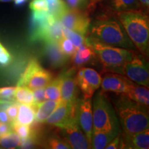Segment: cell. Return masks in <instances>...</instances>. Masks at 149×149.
Returning a JSON list of instances; mask_svg holds the SVG:
<instances>
[{"instance_id": "obj_28", "label": "cell", "mask_w": 149, "mask_h": 149, "mask_svg": "<svg viewBox=\"0 0 149 149\" xmlns=\"http://www.w3.org/2000/svg\"><path fill=\"white\" fill-rule=\"evenodd\" d=\"M62 32L64 36L66 37L68 40H69L77 48L83 45V44H86L87 38H86L84 35L74 32V31H72L66 27H64L63 26Z\"/></svg>"}, {"instance_id": "obj_30", "label": "cell", "mask_w": 149, "mask_h": 149, "mask_svg": "<svg viewBox=\"0 0 149 149\" xmlns=\"http://www.w3.org/2000/svg\"><path fill=\"white\" fill-rule=\"evenodd\" d=\"M11 127L12 130H14L19 135L22 140H24L29 138L31 135V128L29 125H24L17 123L15 121L11 122Z\"/></svg>"}, {"instance_id": "obj_18", "label": "cell", "mask_w": 149, "mask_h": 149, "mask_svg": "<svg viewBox=\"0 0 149 149\" xmlns=\"http://www.w3.org/2000/svg\"><path fill=\"white\" fill-rule=\"evenodd\" d=\"M71 57L72 65L75 68L91 63L97 58L94 50L87 42L77 48Z\"/></svg>"}, {"instance_id": "obj_42", "label": "cell", "mask_w": 149, "mask_h": 149, "mask_svg": "<svg viewBox=\"0 0 149 149\" xmlns=\"http://www.w3.org/2000/svg\"><path fill=\"white\" fill-rule=\"evenodd\" d=\"M13 1L15 5L17 6H22L25 4L29 0H13Z\"/></svg>"}, {"instance_id": "obj_11", "label": "cell", "mask_w": 149, "mask_h": 149, "mask_svg": "<svg viewBox=\"0 0 149 149\" xmlns=\"http://www.w3.org/2000/svg\"><path fill=\"white\" fill-rule=\"evenodd\" d=\"M131 80L122 74L107 71L102 79V92L113 93L117 95H123L127 90Z\"/></svg>"}, {"instance_id": "obj_37", "label": "cell", "mask_w": 149, "mask_h": 149, "mask_svg": "<svg viewBox=\"0 0 149 149\" xmlns=\"http://www.w3.org/2000/svg\"><path fill=\"white\" fill-rule=\"evenodd\" d=\"M12 127L10 123L0 122V137L12 131Z\"/></svg>"}, {"instance_id": "obj_36", "label": "cell", "mask_w": 149, "mask_h": 149, "mask_svg": "<svg viewBox=\"0 0 149 149\" xmlns=\"http://www.w3.org/2000/svg\"><path fill=\"white\" fill-rule=\"evenodd\" d=\"M107 149H118V148H123V143L122 135L118 134L116 137H114L112 140L110 141L109 144L106 146Z\"/></svg>"}, {"instance_id": "obj_17", "label": "cell", "mask_w": 149, "mask_h": 149, "mask_svg": "<svg viewBox=\"0 0 149 149\" xmlns=\"http://www.w3.org/2000/svg\"><path fill=\"white\" fill-rule=\"evenodd\" d=\"M52 79L53 74L51 72L40 65L31 74L26 86L32 91L37 88H45Z\"/></svg>"}, {"instance_id": "obj_19", "label": "cell", "mask_w": 149, "mask_h": 149, "mask_svg": "<svg viewBox=\"0 0 149 149\" xmlns=\"http://www.w3.org/2000/svg\"><path fill=\"white\" fill-rule=\"evenodd\" d=\"M108 15L122 11L139 10L141 6L138 0H107Z\"/></svg>"}, {"instance_id": "obj_29", "label": "cell", "mask_w": 149, "mask_h": 149, "mask_svg": "<svg viewBox=\"0 0 149 149\" xmlns=\"http://www.w3.org/2000/svg\"><path fill=\"white\" fill-rule=\"evenodd\" d=\"M57 45L62 53L68 57H71L77 50V48L73 45V44L64 36L57 42Z\"/></svg>"}, {"instance_id": "obj_12", "label": "cell", "mask_w": 149, "mask_h": 149, "mask_svg": "<svg viewBox=\"0 0 149 149\" xmlns=\"http://www.w3.org/2000/svg\"><path fill=\"white\" fill-rule=\"evenodd\" d=\"M77 116L79 125L91 146L93 130V109L91 99H78L77 102Z\"/></svg>"}, {"instance_id": "obj_25", "label": "cell", "mask_w": 149, "mask_h": 149, "mask_svg": "<svg viewBox=\"0 0 149 149\" xmlns=\"http://www.w3.org/2000/svg\"><path fill=\"white\" fill-rule=\"evenodd\" d=\"M22 139L15 132L10 131L0 137V148H16L20 147Z\"/></svg>"}, {"instance_id": "obj_2", "label": "cell", "mask_w": 149, "mask_h": 149, "mask_svg": "<svg viewBox=\"0 0 149 149\" xmlns=\"http://www.w3.org/2000/svg\"><path fill=\"white\" fill-rule=\"evenodd\" d=\"M118 96L114 107L124 135H133L148 128V109L127 97Z\"/></svg>"}, {"instance_id": "obj_15", "label": "cell", "mask_w": 149, "mask_h": 149, "mask_svg": "<svg viewBox=\"0 0 149 149\" xmlns=\"http://www.w3.org/2000/svg\"><path fill=\"white\" fill-rule=\"evenodd\" d=\"M123 148L130 149H148L149 148V130L148 128L133 134L122 136Z\"/></svg>"}, {"instance_id": "obj_43", "label": "cell", "mask_w": 149, "mask_h": 149, "mask_svg": "<svg viewBox=\"0 0 149 149\" xmlns=\"http://www.w3.org/2000/svg\"><path fill=\"white\" fill-rule=\"evenodd\" d=\"M11 1H13V0H0L1 2H10Z\"/></svg>"}, {"instance_id": "obj_24", "label": "cell", "mask_w": 149, "mask_h": 149, "mask_svg": "<svg viewBox=\"0 0 149 149\" xmlns=\"http://www.w3.org/2000/svg\"><path fill=\"white\" fill-rule=\"evenodd\" d=\"M14 98L18 103L31 105L34 102L33 91L27 86H17Z\"/></svg>"}, {"instance_id": "obj_32", "label": "cell", "mask_w": 149, "mask_h": 149, "mask_svg": "<svg viewBox=\"0 0 149 149\" xmlns=\"http://www.w3.org/2000/svg\"><path fill=\"white\" fill-rule=\"evenodd\" d=\"M29 7L31 11H48L46 0H32Z\"/></svg>"}, {"instance_id": "obj_38", "label": "cell", "mask_w": 149, "mask_h": 149, "mask_svg": "<svg viewBox=\"0 0 149 149\" xmlns=\"http://www.w3.org/2000/svg\"><path fill=\"white\" fill-rule=\"evenodd\" d=\"M67 5H68V8L74 9V8H79L81 6V4L84 2L81 0H66Z\"/></svg>"}, {"instance_id": "obj_6", "label": "cell", "mask_w": 149, "mask_h": 149, "mask_svg": "<svg viewBox=\"0 0 149 149\" xmlns=\"http://www.w3.org/2000/svg\"><path fill=\"white\" fill-rule=\"evenodd\" d=\"M114 72L126 76L137 84L148 87V66L146 61V58L143 57L141 53H137L135 51L133 57L122 66L115 70Z\"/></svg>"}, {"instance_id": "obj_27", "label": "cell", "mask_w": 149, "mask_h": 149, "mask_svg": "<svg viewBox=\"0 0 149 149\" xmlns=\"http://www.w3.org/2000/svg\"><path fill=\"white\" fill-rule=\"evenodd\" d=\"M43 146L50 149H68L70 145L66 142L64 139L61 138L58 135H51L44 141Z\"/></svg>"}, {"instance_id": "obj_41", "label": "cell", "mask_w": 149, "mask_h": 149, "mask_svg": "<svg viewBox=\"0 0 149 149\" xmlns=\"http://www.w3.org/2000/svg\"><path fill=\"white\" fill-rule=\"evenodd\" d=\"M139 3H140L141 8H144L145 10H148L149 6V0H138Z\"/></svg>"}, {"instance_id": "obj_26", "label": "cell", "mask_w": 149, "mask_h": 149, "mask_svg": "<svg viewBox=\"0 0 149 149\" xmlns=\"http://www.w3.org/2000/svg\"><path fill=\"white\" fill-rule=\"evenodd\" d=\"M46 2L47 3L48 13L57 20L68 9V5L64 0H46Z\"/></svg>"}, {"instance_id": "obj_20", "label": "cell", "mask_w": 149, "mask_h": 149, "mask_svg": "<svg viewBox=\"0 0 149 149\" xmlns=\"http://www.w3.org/2000/svg\"><path fill=\"white\" fill-rule=\"evenodd\" d=\"M59 101L47 100L42 103L36 104V112H35V122L44 123L51 113L55 111Z\"/></svg>"}, {"instance_id": "obj_23", "label": "cell", "mask_w": 149, "mask_h": 149, "mask_svg": "<svg viewBox=\"0 0 149 149\" xmlns=\"http://www.w3.org/2000/svg\"><path fill=\"white\" fill-rule=\"evenodd\" d=\"M61 76H59L55 79H52L45 87L46 100L59 101L61 100Z\"/></svg>"}, {"instance_id": "obj_40", "label": "cell", "mask_w": 149, "mask_h": 149, "mask_svg": "<svg viewBox=\"0 0 149 149\" xmlns=\"http://www.w3.org/2000/svg\"><path fill=\"white\" fill-rule=\"evenodd\" d=\"M102 0H91L90 3L88 6V13H90V12H91L93 9H95L96 6V4L100 1H102Z\"/></svg>"}, {"instance_id": "obj_8", "label": "cell", "mask_w": 149, "mask_h": 149, "mask_svg": "<svg viewBox=\"0 0 149 149\" xmlns=\"http://www.w3.org/2000/svg\"><path fill=\"white\" fill-rule=\"evenodd\" d=\"M77 86L84 95V99H91L100 88L102 77L100 73L91 68H81L74 75Z\"/></svg>"}, {"instance_id": "obj_33", "label": "cell", "mask_w": 149, "mask_h": 149, "mask_svg": "<svg viewBox=\"0 0 149 149\" xmlns=\"http://www.w3.org/2000/svg\"><path fill=\"white\" fill-rule=\"evenodd\" d=\"M12 60V57L2 45L0 46V66H6Z\"/></svg>"}, {"instance_id": "obj_16", "label": "cell", "mask_w": 149, "mask_h": 149, "mask_svg": "<svg viewBox=\"0 0 149 149\" xmlns=\"http://www.w3.org/2000/svg\"><path fill=\"white\" fill-rule=\"evenodd\" d=\"M123 95L148 109L149 91L148 87L146 88V86H141V85L131 81L126 93Z\"/></svg>"}, {"instance_id": "obj_9", "label": "cell", "mask_w": 149, "mask_h": 149, "mask_svg": "<svg viewBox=\"0 0 149 149\" xmlns=\"http://www.w3.org/2000/svg\"><path fill=\"white\" fill-rule=\"evenodd\" d=\"M60 129L63 130L64 139L71 148L88 149L91 148L84 133L80 129L77 115L72 117Z\"/></svg>"}, {"instance_id": "obj_5", "label": "cell", "mask_w": 149, "mask_h": 149, "mask_svg": "<svg viewBox=\"0 0 149 149\" xmlns=\"http://www.w3.org/2000/svg\"><path fill=\"white\" fill-rule=\"evenodd\" d=\"M120 124L115 111L106 96L99 92L93 100V130L113 131L120 133Z\"/></svg>"}, {"instance_id": "obj_44", "label": "cell", "mask_w": 149, "mask_h": 149, "mask_svg": "<svg viewBox=\"0 0 149 149\" xmlns=\"http://www.w3.org/2000/svg\"><path fill=\"white\" fill-rule=\"evenodd\" d=\"M81 1H82V2H85V1H86V0H81Z\"/></svg>"}, {"instance_id": "obj_14", "label": "cell", "mask_w": 149, "mask_h": 149, "mask_svg": "<svg viewBox=\"0 0 149 149\" xmlns=\"http://www.w3.org/2000/svg\"><path fill=\"white\" fill-rule=\"evenodd\" d=\"M43 53L50 64L55 68H60L64 66L69 58L62 53L57 42L44 43Z\"/></svg>"}, {"instance_id": "obj_7", "label": "cell", "mask_w": 149, "mask_h": 149, "mask_svg": "<svg viewBox=\"0 0 149 149\" xmlns=\"http://www.w3.org/2000/svg\"><path fill=\"white\" fill-rule=\"evenodd\" d=\"M64 27L85 36L91 26V18L88 11H82L79 8H69L58 19Z\"/></svg>"}, {"instance_id": "obj_39", "label": "cell", "mask_w": 149, "mask_h": 149, "mask_svg": "<svg viewBox=\"0 0 149 149\" xmlns=\"http://www.w3.org/2000/svg\"><path fill=\"white\" fill-rule=\"evenodd\" d=\"M0 122L10 123V124L11 123L10 118L5 110L0 109Z\"/></svg>"}, {"instance_id": "obj_3", "label": "cell", "mask_w": 149, "mask_h": 149, "mask_svg": "<svg viewBox=\"0 0 149 149\" xmlns=\"http://www.w3.org/2000/svg\"><path fill=\"white\" fill-rule=\"evenodd\" d=\"M90 37L107 45L133 51L136 49L118 19H113L109 15L102 16L95 22Z\"/></svg>"}, {"instance_id": "obj_31", "label": "cell", "mask_w": 149, "mask_h": 149, "mask_svg": "<svg viewBox=\"0 0 149 149\" xmlns=\"http://www.w3.org/2000/svg\"><path fill=\"white\" fill-rule=\"evenodd\" d=\"M16 87L8 86L0 88V100H15L14 98Z\"/></svg>"}, {"instance_id": "obj_4", "label": "cell", "mask_w": 149, "mask_h": 149, "mask_svg": "<svg viewBox=\"0 0 149 149\" xmlns=\"http://www.w3.org/2000/svg\"><path fill=\"white\" fill-rule=\"evenodd\" d=\"M87 43L94 50L96 57L103 66L104 71L107 72H114L129 61L135 52L133 50L107 45L91 37L87 38Z\"/></svg>"}, {"instance_id": "obj_35", "label": "cell", "mask_w": 149, "mask_h": 149, "mask_svg": "<svg viewBox=\"0 0 149 149\" xmlns=\"http://www.w3.org/2000/svg\"><path fill=\"white\" fill-rule=\"evenodd\" d=\"M34 97V104H39L46 100L45 97V88H37L33 91Z\"/></svg>"}, {"instance_id": "obj_34", "label": "cell", "mask_w": 149, "mask_h": 149, "mask_svg": "<svg viewBox=\"0 0 149 149\" xmlns=\"http://www.w3.org/2000/svg\"><path fill=\"white\" fill-rule=\"evenodd\" d=\"M19 105V103H18L17 102L15 101L12 104H10V105L6 109V112L7 114H8L11 122H14V121H15L16 120L17 115L18 113Z\"/></svg>"}, {"instance_id": "obj_13", "label": "cell", "mask_w": 149, "mask_h": 149, "mask_svg": "<svg viewBox=\"0 0 149 149\" xmlns=\"http://www.w3.org/2000/svg\"><path fill=\"white\" fill-rule=\"evenodd\" d=\"M74 70L75 68L73 67L61 74V100L71 104H75L78 100L77 86L74 79Z\"/></svg>"}, {"instance_id": "obj_22", "label": "cell", "mask_w": 149, "mask_h": 149, "mask_svg": "<svg viewBox=\"0 0 149 149\" xmlns=\"http://www.w3.org/2000/svg\"><path fill=\"white\" fill-rule=\"evenodd\" d=\"M113 131H93L91 135V148L95 149H104L110 141L118 135Z\"/></svg>"}, {"instance_id": "obj_1", "label": "cell", "mask_w": 149, "mask_h": 149, "mask_svg": "<svg viewBox=\"0 0 149 149\" xmlns=\"http://www.w3.org/2000/svg\"><path fill=\"white\" fill-rule=\"evenodd\" d=\"M135 48L146 59L149 47V19L144 10H131L114 14Z\"/></svg>"}, {"instance_id": "obj_21", "label": "cell", "mask_w": 149, "mask_h": 149, "mask_svg": "<svg viewBox=\"0 0 149 149\" xmlns=\"http://www.w3.org/2000/svg\"><path fill=\"white\" fill-rule=\"evenodd\" d=\"M36 104H19L15 122L24 125H31L35 119Z\"/></svg>"}, {"instance_id": "obj_10", "label": "cell", "mask_w": 149, "mask_h": 149, "mask_svg": "<svg viewBox=\"0 0 149 149\" xmlns=\"http://www.w3.org/2000/svg\"><path fill=\"white\" fill-rule=\"evenodd\" d=\"M77 115V103L71 104L61 100L57 108L45 121L48 125L61 128Z\"/></svg>"}]
</instances>
